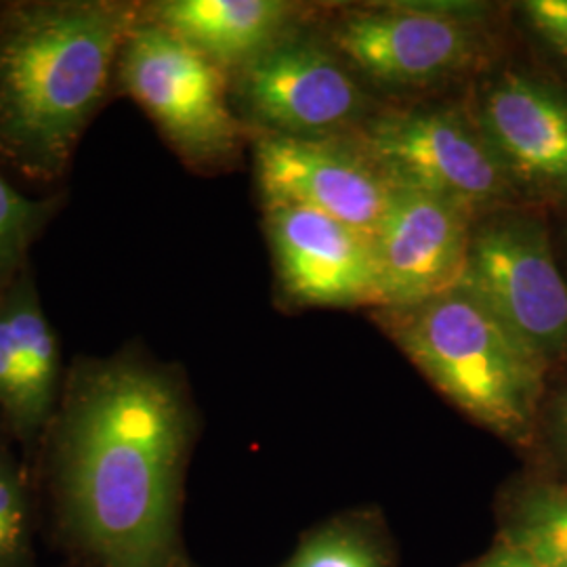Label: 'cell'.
Instances as JSON below:
<instances>
[{"label":"cell","mask_w":567,"mask_h":567,"mask_svg":"<svg viewBox=\"0 0 567 567\" xmlns=\"http://www.w3.org/2000/svg\"><path fill=\"white\" fill-rule=\"evenodd\" d=\"M517 198L567 200V89L507 70L471 112Z\"/></svg>","instance_id":"obj_11"},{"label":"cell","mask_w":567,"mask_h":567,"mask_svg":"<svg viewBox=\"0 0 567 567\" xmlns=\"http://www.w3.org/2000/svg\"><path fill=\"white\" fill-rule=\"evenodd\" d=\"M527 28L567 61V0H526L519 4Z\"/></svg>","instance_id":"obj_20"},{"label":"cell","mask_w":567,"mask_h":567,"mask_svg":"<svg viewBox=\"0 0 567 567\" xmlns=\"http://www.w3.org/2000/svg\"><path fill=\"white\" fill-rule=\"evenodd\" d=\"M121 2H39L0 18V150L53 177L72 156L135 28Z\"/></svg>","instance_id":"obj_2"},{"label":"cell","mask_w":567,"mask_h":567,"mask_svg":"<svg viewBox=\"0 0 567 567\" xmlns=\"http://www.w3.org/2000/svg\"><path fill=\"white\" fill-rule=\"evenodd\" d=\"M265 204H299L372 238L395 183L349 135L295 137L267 133L255 142Z\"/></svg>","instance_id":"obj_9"},{"label":"cell","mask_w":567,"mask_h":567,"mask_svg":"<svg viewBox=\"0 0 567 567\" xmlns=\"http://www.w3.org/2000/svg\"><path fill=\"white\" fill-rule=\"evenodd\" d=\"M503 540L538 566L567 567V486L536 482L511 503Z\"/></svg>","instance_id":"obj_14"},{"label":"cell","mask_w":567,"mask_h":567,"mask_svg":"<svg viewBox=\"0 0 567 567\" xmlns=\"http://www.w3.org/2000/svg\"><path fill=\"white\" fill-rule=\"evenodd\" d=\"M2 305L13 328L32 408L42 425L55 398L60 368L58 341L51 326L42 316L41 305L30 284L18 286Z\"/></svg>","instance_id":"obj_15"},{"label":"cell","mask_w":567,"mask_h":567,"mask_svg":"<svg viewBox=\"0 0 567 567\" xmlns=\"http://www.w3.org/2000/svg\"><path fill=\"white\" fill-rule=\"evenodd\" d=\"M47 213L49 204L25 198L0 177V276L20 264Z\"/></svg>","instance_id":"obj_17"},{"label":"cell","mask_w":567,"mask_h":567,"mask_svg":"<svg viewBox=\"0 0 567 567\" xmlns=\"http://www.w3.org/2000/svg\"><path fill=\"white\" fill-rule=\"evenodd\" d=\"M349 137L391 182L465 204L480 219L517 198L471 112L414 107L370 116Z\"/></svg>","instance_id":"obj_4"},{"label":"cell","mask_w":567,"mask_h":567,"mask_svg":"<svg viewBox=\"0 0 567 567\" xmlns=\"http://www.w3.org/2000/svg\"><path fill=\"white\" fill-rule=\"evenodd\" d=\"M189 416L182 391L142 362H105L72 386L58 433L65 522L103 567H166Z\"/></svg>","instance_id":"obj_1"},{"label":"cell","mask_w":567,"mask_h":567,"mask_svg":"<svg viewBox=\"0 0 567 567\" xmlns=\"http://www.w3.org/2000/svg\"><path fill=\"white\" fill-rule=\"evenodd\" d=\"M0 408L11 423L25 433H34L41 421L34 414L25 370L13 337L4 305L0 303Z\"/></svg>","instance_id":"obj_18"},{"label":"cell","mask_w":567,"mask_h":567,"mask_svg":"<svg viewBox=\"0 0 567 567\" xmlns=\"http://www.w3.org/2000/svg\"><path fill=\"white\" fill-rule=\"evenodd\" d=\"M473 7L386 4L353 11L332 28V49L351 70L383 86H429L486 58Z\"/></svg>","instance_id":"obj_7"},{"label":"cell","mask_w":567,"mask_h":567,"mask_svg":"<svg viewBox=\"0 0 567 567\" xmlns=\"http://www.w3.org/2000/svg\"><path fill=\"white\" fill-rule=\"evenodd\" d=\"M374 311L410 362L473 421L511 444L534 442L548 365L468 286Z\"/></svg>","instance_id":"obj_3"},{"label":"cell","mask_w":567,"mask_h":567,"mask_svg":"<svg viewBox=\"0 0 567 567\" xmlns=\"http://www.w3.org/2000/svg\"><path fill=\"white\" fill-rule=\"evenodd\" d=\"M461 284L545 364L567 358V282L538 217L513 208L482 217Z\"/></svg>","instance_id":"obj_5"},{"label":"cell","mask_w":567,"mask_h":567,"mask_svg":"<svg viewBox=\"0 0 567 567\" xmlns=\"http://www.w3.org/2000/svg\"><path fill=\"white\" fill-rule=\"evenodd\" d=\"M28 519L20 477L0 456V567H20L25 555Z\"/></svg>","instance_id":"obj_19"},{"label":"cell","mask_w":567,"mask_h":567,"mask_svg":"<svg viewBox=\"0 0 567 567\" xmlns=\"http://www.w3.org/2000/svg\"><path fill=\"white\" fill-rule=\"evenodd\" d=\"M118 60L126 93L187 161L219 163L238 152L243 126L219 65L154 21L135 23Z\"/></svg>","instance_id":"obj_6"},{"label":"cell","mask_w":567,"mask_h":567,"mask_svg":"<svg viewBox=\"0 0 567 567\" xmlns=\"http://www.w3.org/2000/svg\"><path fill=\"white\" fill-rule=\"evenodd\" d=\"M473 567H543L538 566L529 555L524 550H519L513 545H508L507 540H501L496 547L487 553L486 557H482Z\"/></svg>","instance_id":"obj_21"},{"label":"cell","mask_w":567,"mask_h":567,"mask_svg":"<svg viewBox=\"0 0 567 567\" xmlns=\"http://www.w3.org/2000/svg\"><path fill=\"white\" fill-rule=\"evenodd\" d=\"M238 74L244 105L267 133L337 137L370 118L351 65L332 47L295 32Z\"/></svg>","instance_id":"obj_8"},{"label":"cell","mask_w":567,"mask_h":567,"mask_svg":"<svg viewBox=\"0 0 567 567\" xmlns=\"http://www.w3.org/2000/svg\"><path fill=\"white\" fill-rule=\"evenodd\" d=\"M286 567H385V561L364 532L334 526L307 538Z\"/></svg>","instance_id":"obj_16"},{"label":"cell","mask_w":567,"mask_h":567,"mask_svg":"<svg viewBox=\"0 0 567 567\" xmlns=\"http://www.w3.org/2000/svg\"><path fill=\"white\" fill-rule=\"evenodd\" d=\"M276 269L290 301L381 307L370 238L299 204H265Z\"/></svg>","instance_id":"obj_12"},{"label":"cell","mask_w":567,"mask_h":567,"mask_svg":"<svg viewBox=\"0 0 567 567\" xmlns=\"http://www.w3.org/2000/svg\"><path fill=\"white\" fill-rule=\"evenodd\" d=\"M150 13L224 72H240L295 32L299 7L282 0H166Z\"/></svg>","instance_id":"obj_13"},{"label":"cell","mask_w":567,"mask_h":567,"mask_svg":"<svg viewBox=\"0 0 567 567\" xmlns=\"http://www.w3.org/2000/svg\"><path fill=\"white\" fill-rule=\"evenodd\" d=\"M550 433H553L555 446L567 461V389L561 391V395L550 408Z\"/></svg>","instance_id":"obj_22"},{"label":"cell","mask_w":567,"mask_h":567,"mask_svg":"<svg viewBox=\"0 0 567 567\" xmlns=\"http://www.w3.org/2000/svg\"><path fill=\"white\" fill-rule=\"evenodd\" d=\"M477 221L465 204L395 183L393 200L370 238L381 307L421 303L458 286Z\"/></svg>","instance_id":"obj_10"}]
</instances>
